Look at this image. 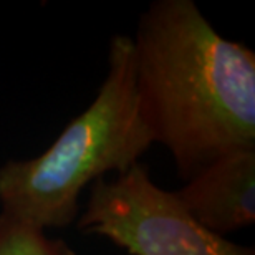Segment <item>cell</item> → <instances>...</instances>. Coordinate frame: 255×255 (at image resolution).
<instances>
[{"label": "cell", "instance_id": "obj_1", "mask_svg": "<svg viewBox=\"0 0 255 255\" xmlns=\"http://www.w3.org/2000/svg\"><path fill=\"white\" fill-rule=\"evenodd\" d=\"M141 115L189 179L255 149V53L222 37L192 0L151 3L131 37Z\"/></svg>", "mask_w": 255, "mask_h": 255}, {"label": "cell", "instance_id": "obj_2", "mask_svg": "<svg viewBox=\"0 0 255 255\" xmlns=\"http://www.w3.org/2000/svg\"><path fill=\"white\" fill-rule=\"evenodd\" d=\"M108 65V75L91 105L42 154L0 167L3 212L45 231L70 226L85 187L106 172L128 171L154 142L137 101L131 37L111 38Z\"/></svg>", "mask_w": 255, "mask_h": 255}, {"label": "cell", "instance_id": "obj_3", "mask_svg": "<svg viewBox=\"0 0 255 255\" xmlns=\"http://www.w3.org/2000/svg\"><path fill=\"white\" fill-rule=\"evenodd\" d=\"M76 227L108 239L129 255H255L201 226L174 194L137 162L115 181L96 179Z\"/></svg>", "mask_w": 255, "mask_h": 255}, {"label": "cell", "instance_id": "obj_4", "mask_svg": "<svg viewBox=\"0 0 255 255\" xmlns=\"http://www.w3.org/2000/svg\"><path fill=\"white\" fill-rule=\"evenodd\" d=\"M196 221L217 236L255 222V149L224 154L172 192Z\"/></svg>", "mask_w": 255, "mask_h": 255}, {"label": "cell", "instance_id": "obj_5", "mask_svg": "<svg viewBox=\"0 0 255 255\" xmlns=\"http://www.w3.org/2000/svg\"><path fill=\"white\" fill-rule=\"evenodd\" d=\"M0 255H76L63 239L47 236L43 227L0 211Z\"/></svg>", "mask_w": 255, "mask_h": 255}]
</instances>
